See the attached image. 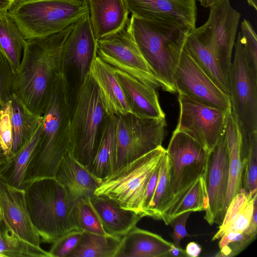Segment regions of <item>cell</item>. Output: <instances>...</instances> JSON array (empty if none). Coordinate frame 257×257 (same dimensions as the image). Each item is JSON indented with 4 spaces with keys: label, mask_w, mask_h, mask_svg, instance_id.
Returning a JSON list of instances; mask_svg holds the SVG:
<instances>
[{
    "label": "cell",
    "mask_w": 257,
    "mask_h": 257,
    "mask_svg": "<svg viewBox=\"0 0 257 257\" xmlns=\"http://www.w3.org/2000/svg\"><path fill=\"white\" fill-rule=\"evenodd\" d=\"M74 24L51 36L25 40L13 90L37 115H43L55 77L64 70L63 45Z\"/></svg>",
    "instance_id": "cell-1"
},
{
    "label": "cell",
    "mask_w": 257,
    "mask_h": 257,
    "mask_svg": "<svg viewBox=\"0 0 257 257\" xmlns=\"http://www.w3.org/2000/svg\"><path fill=\"white\" fill-rule=\"evenodd\" d=\"M68 92L64 70L53 80L45 111L42 115L39 142L30 164L26 182L55 177L57 168L68 151L73 152L74 138Z\"/></svg>",
    "instance_id": "cell-2"
},
{
    "label": "cell",
    "mask_w": 257,
    "mask_h": 257,
    "mask_svg": "<svg viewBox=\"0 0 257 257\" xmlns=\"http://www.w3.org/2000/svg\"><path fill=\"white\" fill-rule=\"evenodd\" d=\"M130 29L154 74L177 92L174 75L189 29L171 27L132 15Z\"/></svg>",
    "instance_id": "cell-3"
},
{
    "label": "cell",
    "mask_w": 257,
    "mask_h": 257,
    "mask_svg": "<svg viewBox=\"0 0 257 257\" xmlns=\"http://www.w3.org/2000/svg\"><path fill=\"white\" fill-rule=\"evenodd\" d=\"M25 190L30 218L43 241L53 243L64 234L77 230L71 215L74 204L55 177L35 180Z\"/></svg>",
    "instance_id": "cell-4"
},
{
    "label": "cell",
    "mask_w": 257,
    "mask_h": 257,
    "mask_svg": "<svg viewBox=\"0 0 257 257\" xmlns=\"http://www.w3.org/2000/svg\"><path fill=\"white\" fill-rule=\"evenodd\" d=\"M8 12L25 40L58 33L89 14L87 0H27Z\"/></svg>",
    "instance_id": "cell-5"
},
{
    "label": "cell",
    "mask_w": 257,
    "mask_h": 257,
    "mask_svg": "<svg viewBox=\"0 0 257 257\" xmlns=\"http://www.w3.org/2000/svg\"><path fill=\"white\" fill-rule=\"evenodd\" d=\"M166 150L161 146L113 171L94 192L144 217L143 204L148 183Z\"/></svg>",
    "instance_id": "cell-6"
},
{
    "label": "cell",
    "mask_w": 257,
    "mask_h": 257,
    "mask_svg": "<svg viewBox=\"0 0 257 257\" xmlns=\"http://www.w3.org/2000/svg\"><path fill=\"white\" fill-rule=\"evenodd\" d=\"M107 116L99 89L88 73L79 83L71 112L73 153L86 168L95 155Z\"/></svg>",
    "instance_id": "cell-7"
},
{
    "label": "cell",
    "mask_w": 257,
    "mask_h": 257,
    "mask_svg": "<svg viewBox=\"0 0 257 257\" xmlns=\"http://www.w3.org/2000/svg\"><path fill=\"white\" fill-rule=\"evenodd\" d=\"M166 153L170 164V188L161 219L165 220L174 205L201 176L206 175L209 152L193 138L174 132Z\"/></svg>",
    "instance_id": "cell-8"
},
{
    "label": "cell",
    "mask_w": 257,
    "mask_h": 257,
    "mask_svg": "<svg viewBox=\"0 0 257 257\" xmlns=\"http://www.w3.org/2000/svg\"><path fill=\"white\" fill-rule=\"evenodd\" d=\"M228 79L231 109L244 144L257 133V73L250 66L238 32Z\"/></svg>",
    "instance_id": "cell-9"
},
{
    "label": "cell",
    "mask_w": 257,
    "mask_h": 257,
    "mask_svg": "<svg viewBox=\"0 0 257 257\" xmlns=\"http://www.w3.org/2000/svg\"><path fill=\"white\" fill-rule=\"evenodd\" d=\"M114 120L113 171L162 146L165 118L146 117L129 113L114 115Z\"/></svg>",
    "instance_id": "cell-10"
},
{
    "label": "cell",
    "mask_w": 257,
    "mask_h": 257,
    "mask_svg": "<svg viewBox=\"0 0 257 257\" xmlns=\"http://www.w3.org/2000/svg\"><path fill=\"white\" fill-rule=\"evenodd\" d=\"M96 56L147 85L172 93L154 74L143 56L131 32L129 20L119 31L97 40Z\"/></svg>",
    "instance_id": "cell-11"
},
{
    "label": "cell",
    "mask_w": 257,
    "mask_h": 257,
    "mask_svg": "<svg viewBox=\"0 0 257 257\" xmlns=\"http://www.w3.org/2000/svg\"><path fill=\"white\" fill-rule=\"evenodd\" d=\"M179 116L174 132L188 135L209 153L217 144L225 128L229 113L203 104L178 93Z\"/></svg>",
    "instance_id": "cell-12"
},
{
    "label": "cell",
    "mask_w": 257,
    "mask_h": 257,
    "mask_svg": "<svg viewBox=\"0 0 257 257\" xmlns=\"http://www.w3.org/2000/svg\"><path fill=\"white\" fill-rule=\"evenodd\" d=\"M174 83L178 93L228 113L231 111L229 96L224 93L201 69L185 45L175 71Z\"/></svg>",
    "instance_id": "cell-13"
},
{
    "label": "cell",
    "mask_w": 257,
    "mask_h": 257,
    "mask_svg": "<svg viewBox=\"0 0 257 257\" xmlns=\"http://www.w3.org/2000/svg\"><path fill=\"white\" fill-rule=\"evenodd\" d=\"M0 222L20 242L37 248L41 237L30 218L25 190L16 188L0 177Z\"/></svg>",
    "instance_id": "cell-14"
},
{
    "label": "cell",
    "mask_w": 257,
    "mask_h": 257,
    "mask_svg": "<svg viewBox=\"0 0 257 257\" xmlns=\"http://www.w3.org/2000/svg\"><path fill=\"white\" fill-rule=\"evenodd\" d=\"M209 8L208 19L202 26L223 73L228 78L241 15L231 7L229 0H219Z\"/></svg>",
    "instance_id": "cell-15"
},
{
    "label": "cell",
    "mask_w": 257,
    "mask_h": 257,
    "mask_svg": "<svg viewBox=\"0 0 257 257\" xmlns=\"http://www.w3.org/2000/svg\"><path fill=\"white\" fill-rule=\"evenodd\" d=\"M229 178V155L225 128L209 152L206 174L208 206L204 218L210 225H220Z\"/></svg>",
    "instance_id": "cell-16"
},
{
    "label": "cell",
    "mask_w": 257,
    "mask_h": 257,
    "mask_svg": "<svg viewBox=\"0 0 257 257\" xmlns=\"http://www.w3.org/2000/svg\"><path fill=\"white\" fill-rule=\"evenodd\" d=\"M130 13L163 25L192 30L197 20L196 0H124Z\"/></svg>",
    "instance_id": "cell-17"
},
{
    "label": "cell",
    "mask_w": 257,
    "mask_h": 257,
    "mask_svg": "<svg viewBox=\"0 0 257 257\" xmlns=\"http://www.w3.org/2000/svg\"><path fill=\"white\" fill-rule=\"evenodd\" d=\"M97 41L89 14L74 24L64 42V66L72 65L75 67L80 83L89 73L92 59L96 55Z\"/></svg>",
    "instance_id": "cell-18"
},
{
    "label": "cell",
    "mask_w": 257,
    "mask_h": 257,
    "mask_svg": "<svg viewBox=\"0 0 257 257\" xmlns=\"http://www.w3.org/2000/svg\"><path fill=\"white\" fill-rule=\"evenodd\" d=\"M55 178L64 187L73 204L94 195L101 181L76 159L72 151H68L62 159Z\"/></svg>",
    "instance_id": "cell-19"
},
{
    "label": "cell",
    "mask_w": 257,
    "mask_h": 257,
    "mask_svg": "<svg viewBox=\"0 0 257 257\" xmlns=\"http://www.w3.org/2000/svg\"><path fill=\"white\" fill-rule=\"evenodd\" d=\"M89 73L99 89L107 115L133 113L112 66L96 55L90 64Z\"/></svg>",
    "instance_id": "cell-20"
},
{
    "label": "cell",
    "mask_w": 257,
    "mask_h": 257,
    "mask_svg": "<svg viewBox=\"0 0 257 257\" xmlns=\"http://www.w3.org/2000/svg\"><path fill=\"white\" fill-rule=\"evenodd\" d=\"M185 46L201 69L224 93L229 96L228 78L223 73L202 26L189 32Z\"/></svg>",
    "instance_id": "cell-21"
},
{
    "label": "cell",
    "mask_w": 257,
    "mask_h": 257,
    "mask_svg": "<svg viewBox=\"0 0 257 257\" xmlns=\"http://www.w3.org/2000/svg\"><path fill=\"white\" fill-rule=\"evenodd\" d=\"M113 68L133 113L146 117L165 118L157 89L141 82L119 69Z\"/></svg>",
    "instance_id": "cell-22"
},
{
    "label": "cell",
    "mask_w": 257,
    "mask_h": 257,
    "mask_svg": "<svg viewBox=\"0 0 257 257\" xmlns=\"http://www.w3.org/2000/svg\"><path fill=\"white\" fill-rule=\"evenodd\" d=\"M89 202L104 230L110 235L123 236L144 217L121 208L116 201L106 196L93 195L89 198Z\"/></svg>",
    "instance_id": "cell-23"
},
{
    "label": "cell",
    "mask_w": 257,
    "mask_h": 257,
    "mask_svg": "<svg viewBox=\"0 0 257 257\" xmlns=\"http://www.w3.org/2000/svg\"><path fill=\"white\" fill-rule=\"evenodd\" d=\"M97 40L115 33L127 24L129 11L124 0H87Z\"/></svg>",
    "instance_id": "cell-24"
},
{
    "label": "cell",
    "mask_w": 257,
    "mask_h": 257,
    "mask_svg": "<svg viewBox=\"0 0 257 257\" xmlns=\"http://www.w3.org/2000/svg\"><path fill=\"white\" fill-rule=\"evenodd\" d=\"M172 244L136 226L122 237L114 257H168Z\"/></svg>",
    "instance_id": "cell-25"
},
{
    "label": "cell",
    "mask_w": 257,
    "mask_h": 257,
    "mask_svg": "<svg viewBox=\"0 0 257 257\" xmlns=\"http://www.w3.org/2000/svg\"><path fill=\"white\" fill-rule=\"evenodd\" d=\"M225 130L229 155V178L222 210L223 219L229 203L240 192L242 184L241 136L236 116L232 109L227 115Z\"/></svg>",
    "instance_id": "cell-26"
},
{
    "label": "cell",
    "mask_w": 257,
    "mask_h": 257,
    "mask_svg": "<svg viewBox=\"0 0 257 257\" xmlns=\"http://www.w3.org/2000/svg\"><path fill=\"white\" fill-rule=\"evenodd\" d=\"M42 124L25 145L0 164V177L16 188L25 190L29 169L40 140Z\"/></svg>",
    "instance_id": "cell-27"
},
{
    "label": "cell",
    "mask_w": 257,
    "mask_h": 257,
    "mask_svg": "<svg viewBox=\"0 0 257 257\" xmlns=\"http://www.w3.org/2000/svg\"><path fill=\"white\" fill-rule=\"evenodd\" d=\"M10 100L13 155L31 139L42 123L43 116L30 111L14 92Z\"/></svg>",
    "instance_id": "cell-28"
},
{
    "label": "cell",
    "mask_w": 257,
    "mask_h": 257,
    "mask_svg": "<svg viewBox=\"0 0 257 257\" xmlns=\"http://www.w3.org/2000/svg\"><path fill=\"white\" fill-rule=\"evenodd\" d=\"M114 142V115H108L95 155L87 167L89 172L100 181L113 171Z\"/></svg>",
    "instance_id": "cell-29"
},
{
    "label": "cell",
    "mask_w": 257,
    "mask_h": 257,
    "mask_svg": "<svg viewBox=\"0 0 257 257\" xmlns=\"http://www.w3.org/2000/svg\"><path fill=\"white\" fill-rule=\"evenodd\" d=\"M25 41L8 11H0V52L8 61L14 74L21 63Z\"/></svg>",
    "instance_id": "cell-30"
},
{
    "label": "cell",
    "mask_w": 257,
    "mask_h": 257,
    "mask_svg": "<svg viewBox=\"0 0 257 257\" xmlns=\"http://www.w3.org/2000/svg\"><path fill=\"white\" fill-rule=\"evenodd\" d=\"M121 238L82 231L77 245L66 257H114Z\"/></svg>",
    "instance_id": "cell-31"
},
{
    "label": "cell",
    "mask_w": 257,
    "mask_h": 257,
    "mask_svg": "<svg viewBox=\"0 0 257 257\" xmlns=\"http://www.w3.org/2000/svg\"><path fill=\"white\" fill-rule=\"evenodd\" d=\"M208 206L206 175L200 176L189 190L174 205L164 221L169 225L170 220L187 211L205 210Z\"/></svg>",
    "instance_id": "cell-32"
},
{
    "label": "cell",
    "mask_w": 257,
    "mask_h": 257,
    "mask_svg": "<svg viewBox=\"0 0 257 257\" xmlns=\"http://www.w3.org/2000/svg\"><path fill=\"white\" fill-rule=\"evenodd\" d=\"M71 215L77 230L103 235H110L104 230L91 207L89 198L80 199L73 204Z\"/></svg>",
    "instance_id": "cell-33"
},
{
    "label": "cell",
    "mask_w": 257,
    "mask_h": 257,
    "mask_svg": "<svg viewBox=\"0 0 257 257\" xmlns=\"http://www.w3.org/2000/svg\"><path fill=\"white\" fill-rule=\"evenodd\" d=\"M241 154L243 163L242 188L252 196L256 193L257 188V134L241 145Z\"/></svg>",
    "instance_id": "cell-34"
},
{
    "label": "cell",
    "mask_w": 257,
    "mask_h": 257,
    "mask_svg": "<svg viewBox=\"0 0 257 257\" xmlns=\"http://www.w3.org/2000/svg\"><path fill=\"white\" fill-rule=\"evenodd\" d=\"M170 164L166 152L161 162L155 191L146 216L161 219V214L167 200L170 188Z\"/></svg>",
    "instance_id": "cell-35"
},
{
    "label": "cell",
    "mask_w": 257,
    "mask_h": 257,
    "mask_svg": "<svg viewBox=\"0 0 257 257\" xmlns=\"http://www.w3.org/2000/svg\"><path fill=\"white\" fill-rule=\"evenodd\" d=\"M51 257L49 251L20 242L12 237L0 222V257Z\"/></svg>",
    "instance_id": "cell-36"
},
{
    "label": "cell",
    "mask_w": 257,
    "mask_h": 257,
    "mask_svg": "<svg viewBox=\"0 0 257 257\" xmlns=\"http://www.w3.org/2000/svg\"><path fill=\"white\" fill-rule=\"evenodd\" d=\"M255 194L253 196L249 195L232 218L226 225L219 227V230L212 238L213 240L220 238L226 233H241L246 229L252 214Z\"/></svg>",
    "instance_id": "cell-37"
},
{
    "label": "cell",
    "mask_w": 257,
    "mask_h": 257,
    "mask_svg": "<svg viewBox=\"0 0 257 257\" xmlns=\"http://www.w3.org/2000/svg\"><path fill=\"white\" fill-rule=\"evenodd\" d=\"M219 242V251L216 256H233L244 249L254 239L244 232L225 233Z\"/></svg>",
    "instance_id": "cell-38"
},
{
    "label": "cell",
    "mask_w": 257,
    "mask_h": 257,
    "mask_svg": "<svg viewBox=\"0 0 257 257\" xmlns=\"http://www.w3.org/2000/svg\"><path fill=\"white\" fill-rule=\"evenodd\" d=\"M241 40L245 51L248 63L257 73V38L250 22L243 19L241 24Z\"/></svg>",
    "instance_id": "cell-39"
},
{
    "label": "cell",
    "mask_w": 257,
    "mask_h": 257,
    "mask_svg": "<svg viewBox=\"0 0 257 257\" xmlns=\"http://www.w3.org/2000/svg\"><path fill=\"white\" fill-rule=\"evenodd\" d=\"M13 132L11 119V100L6 103L0 114V146L6 158L12 156Z\"/></svg>",
    "instance_id": "cell-40"
},
{
    "label": "cell",
    "mask_w": 257,
    "mask_h": 257,
    "mask_svg": "<svg viewBox=\"0 0 257 257\" xmlns=\"http://www.w3.org/2000/svg\"><path fill=\"white\" fill-rule=\"evenodd\" d=\"M14 73L6 57L0 52V114L13 92Z\"/></svg>",
    "instance_id": "cell-41"
},
{
    "label": "cell",
    "mask_w": 257,
    "mask_h": 257,
    "mask_svg": "<svg viewBox=\"0 0 257 257\" xmlns=\"http://www.w3.org/2000/svg\"><path fill=\"white\" fill-rule=\"evenodd\" d=\"M82 231L71 230L62 235L53 242L49 252L51 257H66L77 245Z\"/></svg>",
    "instance_id": "cell-42"
},
{
    "label": "cell",
    "mask_w": 257,
    "mask_h": 257,
    "mask_svg": "<svg viewBox=\"0 0 257 257\" xmlns=\"http://www.w3.org/2000/svg\"><path fill=\"white\" fill-rule=\"evenodd\" d=\"M192 212L187 211L180 214L172 219L169 224L172 227L173 232L172 237L173 240V244L180 247V241L185 237H190L186 230V224L187 219Z\"/></svg>",
    "instance_id": "cell-43"
},
{
    "label": "cell",
    "mask_w": 257,
    "mask_h": 257,
    "mask_svg": "<svg viewBox=\"0 0 257 257\" xmlns=\"http://www.w3.org/2000/svg\"><path fill=\"white\" fill-rule=\"evenodd\" d=\"M249 195L245 189L242 188L240 192L232 199L226 211L222 224L219 226L222 227L226 225L239 210L243 203Z\"/></svg>",
    "instance_id": "cell-44"
},
{
    "label": "cell",
    "mask_w": 257,
    "mask_h": 257,
    "mask_svg": "<svg viewBox=\"0 0 257 257\" xmlns=\"http://www.w3.org/2000/svg\"><path fill=\"white\" fill-rule=\"evenodd\" d=\"M160 165L161 163L155 170L147 187L143 204V212L145 216H146V211L148 209L155 191L159 178Z\"/></svg>",
    "instance_id": "cell-45"
},
{
    "label": "cell",
    "mask_w": 257,
    "mask_h": 257,
    "mask_svg": "<svg viewBox=\"0 0 257 257\" xmlns=\"http://www.w3.org/2000/svg\"><path fill=\"white\" fill-rule=\"evenodd\" d=\"M257 193L254 196L253 209L249 223L246 229L242 232L253 238H256L257 233Z\"/></svg>",
    "instance_id": "cell-46"
},
{
    "label": "cell",
    "mask_w": 257,
    "mask_h": 257,
    "mask_svg": "<svg viewBox=\"0 0 257 257\" xmlns=\"http://www.w3.org/2000/svg\"><path fill=\"white\" fill-rule=\"evenodd\" d=\"M202 248L200 245L195 242L189 243L185 250L187 256L190 257L198 256Z\"/></svg>",
    "instance_id": "cell-47"
},
{
    "label": "cell",
    "mask_w": 257,
    "mask_h": 257,
    "mask_svg": "<svg viewBox=\"0 0 257 257\" xmlns=\"http://www.w3.org/2000/svg\"><path fill=\"white\" fill-rule=\"evenodd\" d=\"M169 256L182 257L188 256L185 250L175 246L173 243L171 245L169 251Z\"/></svg>",
    "instance_id": "cell-48"
},
{
    "label": "cell",
    "mask_w": 257,
    "mask_h": 257,
    "mask_svg": "<svg viewBox=\"0 0 257 257\" xmlns=\"http://www.w3.org/2000/svg\"><path fill=\"white\" fill-rule=\"evenodd\" d=\"M13 4L11 0H0V11H8Z\"/></svg>",
    "instance_id": "cell-49"
},
{
    "label": "cell",
    "mask_w": 257,
    "mask_h": 257,
    "mask_svg": "<svg viewBox=\"0 0 257 257\" xmlns=\"http://www.w3.org/2000/svg\"><path fill=\"white\" fill-rule=\"evenodd\" d=\"M201 6L204 8H210L219 0H197Z\"/></svg>",
    "instance_id": "cell-50"
},
{
    "label": "cell",
    "mask_w": 257,
    "mask_h": 257,
    "mask_svg": "<svg viewBox=\"0 0 257 257\" xmlns=\"http://www.w3.org/2000/svg\"><path fill=\"white\" fill-rule=\"evenodd\" d=\"M257 0H247L248 5L253 7L255 11L257 10Z\"/></svg>",
    "instance_id": "cell-51"
},
{
    "label": "cell",
    "mask_w": 257,
    "mask_h": 257,
    "mask_svg": "<svg viewBox=\"0 0 257 257\" xmlns=\"http://www.w3.org/2000/svg\"><path fill=\"white\" fill-rule=\"evenodd\" d=\"M5 158L6 156H5L4 152L0 146V164L4 161Z\"/></svg>",
    "instance_id": "cell-52"
},
{
    "label": "cell",
    "mask_w": 257,
    "mask_h": 257,
    "mask_svg": "<svg viewBox=\"0 0 257 257\" xmlns=\"http://www.w3.org/2000/svg\"><path fill=\"white\" fill-rule=\"evenodd\" d=\"M13 2V4L18 3L19 2H23L27 0H11Z\"/></svg>",
    "instance_id": "cell-53"
}]
</instances>
